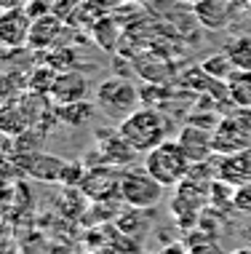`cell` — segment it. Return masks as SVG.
<instances>
[{
	"label": "cell",
	"instance_id": "obj_1",
	"mask_svg": "<svg viewBox=\"0 0 251 254\" xmlns=\"http://www.w3.org/2000/svg\"><path fill=\"white\" fill-rule=\"evenodd\" d=\"M118 128L137 153H150L152 147H158L160 142L168 139L171 123H168V118L160 113V110L139 107V110H134L128 118L120 121Z\"/></svg>",
	"mask_w": 251,
	"mask_h": 254
},
{
	"label": "cell",
	"instance_id": "obj_2",
	"mask_svg": "<svg viewBox=\"0 0 251 254\" xmlns=\"http://www.w3.org/2000/svg\"><path fill=\"white\" fill-rule=\"evenodd\" d=\"M190 158L185 150L179 147L176 139H166L158 147H152L150 153H145V169L158 180L163 188H176L182 180H187L190 174Z\"/></svg>",
	"mask_w": 251,
	"mask_h": 254
},
{
	"label": "cell",
	"instance_id": "obj_3",
	"mask_svg": "<svg viewBox=\"0 0 251 254\" xmlns=\"http://www.w3.org/2000/svg\"><path fill=\"white\" fill-rule=\"evenodd\" d=\"M139 102H142L139 88L123 75H112V78L101 80L97 86V107L107 118H115L118 123L128 118L134 110H139Z\"/></svg>",
	"mask_w": 251,
	"mask_h": 254
},
{
	"label": "cell",
	"instance_id": "obj_4",
	"mask_svg": "<svg viewBox=\"0 0 251 254\" xmlns=\"http://www.w3.org/2000/svg\"><path fill=\"white\" fill-rule=\"evenodd\" d=\"M160 195H163V185L155 180L145 166L142 169L126 166L120 171V198L131 209H152L160 201Z\"/></svg>",
	"mask_w": 251,
	"mask_h": 254
},
{
	"label": "cell",
	"instance_id": "obj_5",
	"mask_svg": "<svg viewBox=\"0 0 251 254\" xmlns=\"http://www.w3.org/2000/svg\"><path fill=\"white\" fill-rule=\"evenodd\" d=\"M78 188L83 190L86 198L104 203V201H110L112 195H120V174H118V171H112V166L101 163V166L86 171Z\"/></svg>",
	"mask_w": 251,
	"mask_h": 254
},
{
	"label": "cell",
	"instance_id": "obj_6",
	"mask_svg": "<svg viewBox=\"0 0 251 254\" xmlns=\"http://www.w3.org/2000/svg\"><path fill=\"white\" fill-rule=\"evenodd\" d=\"M32 16L24 8H5L0 11V46L3 49H24L30 43Z\"/></svg>",
	"mask_w": 251,
	"mask_h": 254
},
{
	"label": "cell",
	"instance_id": "obj_7",
	"mask_svg": "<svg viewBox=\"0 0 251 254\" xmlns=\"http://www.w3.org/2000/svg\"><path fill=\"white\" fill-rule=\"evenodd\" d=\"M97 155L101 163H107V166H131L134 161V150L128 145V139L123 134H120V128H112V131H97Z\"/></svg>",
	"mask_w": 251,
	"mask_h": 254
},
{
	"label": "cell",
	"instance_id": "obj_8",
	"mask_svg": "<svg viewBox=\"0 0 251 254\" xmlns=\"http://www.w3.org/2000/svg\"><path fill=\"white\" fill-rule=\"evenodd\" d=\"M176 142L185 150L190 163L208 161V158L214 155V131H208V128H203V126H195V123L182 126V131L176 134Z\"/></svg>",
	"mask_w": 251,
	"mask_h": 254
},
{
	"label": "cell",
	"instance_id": "obj_9",
	"mask_svg": "<svg viewBox=\"0 0 251 254\" xmlns=\"http://www.w3.org/2000/svg\"><path fill=\"white\" fill-rule=\"evenodd\" d=\"M88 78L80 70H59L56 80L51 86L49 99L53 105H67V102H80L88 99Z\"/></svg>",
	"mask_w": 251,
	"mask_h": 254
},
{
	"label": "cell",
	"instance_id": "obj_10",
	"mask_svg": "<svg viewBox=\"0 0 251 254\" xmlns=\"http://www.w3.org/2000/svg\"><path fill=\"white\" fill-rule=\"evenodd\" d=\"M235 3L230 0H195L193 3V16L198 19V24H203L206 30H225L233 22Z\"/></svg>",
	"mask_w": 251,
	"mask_h": 254
},
{
	"label": "cell",
	"instance_id": "obj_11",
	"mask_svg": "<svg viewBox=\"0 0 251 254\" xmlns=\"http://www.w3.org/2000/svg\"><path fill=\"white\" fill-rule=\"evenodd\" d=\"M216 169H219L216 180L225 185L241 188V185L251 182V147L241 150V153H233V155H219Z\"/></svg>",
	"mask_w": 251,
	"mask_h": 254
},
{
	"label": "cell",
	"instance_id": "obj_12",
	"mask_svg": "<svg viewBox=\"0 0 251 254\" xmlns=\"http://www.w3.org/2000/svg\"><path fill=\"white\" fill-rule=\"evenodd\" d=\"M62 32H64V24H62V19H59L56 13L38 16V19H32L30 43H27V46L35 49V51H46V49H51L53 43H59Z\"/></svg>",
	"mask_w": 251,
	"mask_h": 254
},
{
	"label": "cell",
	"instance_id": "obj_13",
	"mask_svg": "<svg viewBox=\"0 0 251 254\" xmlns=\"http://www.w3.org/2000/svg\"><path fill=\"white\" fill-rule=\"evenodd\" d=\"M64 166H67V161H62L59 155L38 153L30 161V166H27V174H30L32 180H40V182H62Z\"/></svg>",
	"mask_w": 251,
	"mask_h": 254
},
{
	"label": "cell",
	"instance_id": "obj_14",
	"mask_svg": "<svg viewBox=\"0 0 251 254\" xmlns=\"http://www.w3.org/2000/svg\"><path fill=\"white\" fill-rule=\"evenodd\" d=\"M53 115H56L59 123L70 128H80V126H88L91 123V115H94V105L88 99H80V102H67V105H53Z\"/></svg>",
	"mask_w": 251,
	"mask_h": 254
},
{
	"label": "cell",
	"instance_id": "obj_15",
	"mask_svg": "<svg viewBox=\"0 0 251 254\" xmlns=\"http://www.w3.org/2000/svg\"><path fill=\"white\" fill-rule=\"evenodd\" d=\"M225 88L235 107H251V70H235L225 80Z\"/></svg>",
	"mask_w": 251,
	"mask_h": 254
},
{
	"label": "cell",
	"instance_id": "obj_16",
	"mask_svg": "<svg viewBox=\"0 0 251 254\" xmlns=\"http://www.w3.org/2000/svg\"><path fill=\"white\" fill-rule=\"evenodd\" d=\"M222 49L227 51L230 59H233L235 70H251V35L230 38Z\"/></svg>",
	"mask_w": 251,
	"mask_h": 254
},
{
	"label": "cell",
	"instance_id": "obj_17",
	"mask_svg": "<svg viewBox=\"0 0 251 254\" xmlns=\"http://www.w3.org/2000/svg\"><path fill=\"white\" fill-rule=\"evenodd\" d=\"M201 67H203V70H206L208 75H211L214 80H222V83H225L230 75L235 72V64H233V59L227 57V51H225V49L216 51L214 57H211V59H206Z\"/></svg>",
	"mask_w": 251,
	"mask_h": 254
},
{
	"label": "cell",
	"instance_id": "obj_18",
	"mask_svg": "<svg viewBox=\"0 0 251 254\" xmlns=\"http://www.w3.org/2000/svg\"><path fill=\"white\" fill-rule=\"evenodd\" d=\"M56 72L59 70H53V67H38L32 75H27V88H30L32 94H40V97H46L49 99V94H51V86H53V80H56Z\"/></svg>",
	"mask_w": 251,
	"mask_h": 254
},
{
	"label": "cell",
	"instance_id": "obj_19",
	"mask_svg": "<svg viewBox=\"0 0 251 254\" xmlns=\"http://www.w3.org/2000/svg\"><path fill=\"white\" fill-rule=\"evenodd\" d=\"M94 38H97V43L101 46V49L112 51L115 49V40H118V27H115V22L110 16L99 19L97 24H94Z\"/></svg>",
	"mask_w": 251,
	"mask_h": 254
},
{
	"label": "cell",
	"instance_id": "obj_20",
	"mask_svg": "<svg viewBox=\"0 0 251 254\" xmlns=\"http://www.w3.org/2000/svg\"><path fill=\"white\" fill-rule=\"evenodd\" d=\"M22 86H27V80H22L16 72H8V78L0 75V97H13Z\"/></svg>",
	"mask_w": 251,
	"mask_h": 254
},
{
	"label": "cell",
	"instance_id": "obj_21",
	"mask_svg": "<svg viewBox=\"0 0 251 254\" xmlns=\"http://www.w3.org/2000/svg\"><path fill=\"white\" fill-rule=\"evenodd\" d=\"M51 8V3L49 0H27V5H24V11L30 13L32 19H38V16H46Z\"/></svg>",
	"mask_w": 251,
	"mask_h": 254
},
{
	"label": "cell",
	"instance_id": "obj_22",
	"mask_svg": "<svg viewBox=\"0 0 251 254\" xmlns=\"http://www.w3.org/2000/svg\"><path fill=\"white\" fill-rule=\"evenodd\" d=\"M155 254H193V252H190L182 241H174V244H166L163 249H158Z\"/></svg>",
	"mask_w": 251,
	"mask_h": 254
},
{
	"label": "cell",
	"instance_id": "obj_23",
	"mask_svg": "<svg viewBox=\"0 0 251 254\" xmlns=\"http://www.w3.org/2000/svg\"><path fill=\"white\" fill-rule=\"evenodd\" d=\"M27 5V0H0V11H5V8H24Z\"/></svg>",
	"mask_w": 251,
	"mask_h": 254
},
{
	"label": "cell",
	"instance_id": "obj_24",
	"mask_svg": "<svg viewBox=\"0 0 251 254\" xmlns=\"http://www.w3.org/2000/svg\"><path fill=\"white\" fill-rule=\"evenodd\" d=\"M233 254H251V249H235Z\"/></svg>",
	"mask_w": 251,
	"mask_h": 254
},
{
	"label": "cell",
	"instance_id": "obj_25",
	"mask_svg": "<svg viewBox=\"0 0 251 254\" xmlns=\"http://www.w3.org/2000/svg\"><path fill=\"white\" fill-rule=\"evenodd\" d=\"M249 11H251V0H249Z\"/></svg>",
	"mask_w": 251,
	"mask_h": 254
},
{
	"label": "cell",
	"instance_id": "obj_26",
	"mask_svg": "<svg viewBox=\"0 0 251 254\" xmlns=\"http://www.w3.org/2000/svg\"><path fill=\"white\" fill-rule=\"evenodd\" d=\"M230 3H238V0H230Z\"/></svg>",
	"mask_w": 251,
	"mask_h": 254
},
{
	"label": "cell",
	"instance_id": "obj_27",
	"mask_svg": "<svg viewBox=\"0 0 251 254\" xmlns=\"http://www.w3.org/2000/svg\"><path fill=\"white\" fill-rule=\"evenodd\" d=\"M0 49H3V46H0Z\"/></svg>",
	"mask_w": 251,
	"mask_h": 254
}]
</instances>
